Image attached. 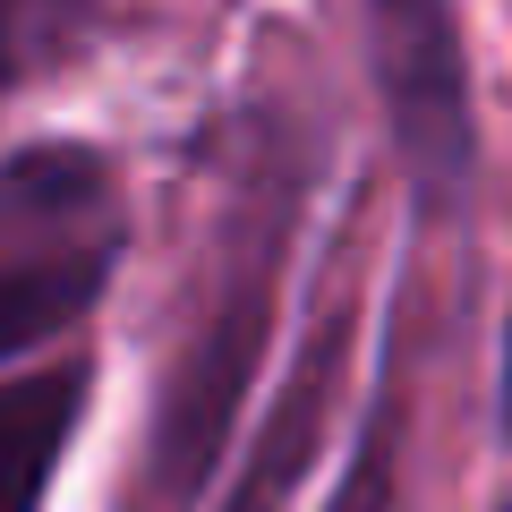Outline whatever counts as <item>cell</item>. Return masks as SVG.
<instances>
[{
  "instance_id": "obj_6",
  "label": "cell",
  "mask_w": 512,
  "mask_h": 512,
  "mask_svg": "<svg viewBox=\"0 0 512 512\" xmlns=\"http://www.w3.org/2000/svg\"><path fill=\"white\" fill-rule=\"evenodd\" d=\"M504 436H512V325H504Z\"/></svg>"
},
{
  "instance_id": "obj_4",
  "label": "cell",
  "mask_w": 512,
  "mask_h": 512,
  "mask_svg": "<svg viewBox=\"0 0 512 512\" xmlns=\"http://www.w3.org/2000/svg\"><path fill=\"white\" fill-rule=\"evenodd\" d=\"M86 376H94L86 359L0 376V512H43L60 453L86 419Z\"/></svg>"
},
{
  "instance_id": "obj_2",
  "label": "cell",
  "mask_w": 512,
  "mask_h": 512,
  "mask_svg": "<svg viewBox=\"0 0 512 512\" xmlns=\"http://www.w3.org/2000/svg\"><path fill=\"white\" fill-rule=\"evenodd\" d=\"M128 248V188L103 146L43 137L0 154V367L86 325Z\"/></svg>"
},
{
  "instance_id": "obj_1",
  "label": "cell",
  "mask_w": 512,
  "mask_h": 512,
  "mask_svg": "<svg viewBox=\"0 0 512 512\" xmlns=\"http://www.w3.org/2000/svg\"><path fill=\"white\" fill-rule=\"evenodd\" d=\"M282 256H291V180L265 171L256 197L239 214H222L214 291H205L197 325L180 333V350L163 367V402H154V427H146L128 512H197L205 504L214 461L239 427V402L256 384V359H265V333H274Z\"/></svg>"
},
{
  "instance_id": "obj_5",
  "label": "cell",
  "mask_w": 512,
  "mask_h": 512,
  "mask_svg": "<svg viewBox=\"0 0 512 512\" xmlns=\"http://www.w3.org/2000/svg\"><path fill=\"white\" fill-rule=\"evenodd\" d=\"M94 9L103 0H0V94L43 77V69H60Z\"/></svg>"
},
{
  "instance_id": "obj_3",
  "label": "cell",
  "mask_w": 512,
  "mask_h": 512,
  "mask_svg": "<svg viewBox=\"0 0 512 512\" xmlns=\"http://www.w3.org/2000/svg\"><path fill=\"white\" fill-rule=\"evenodd\" d=\"M367 69H376L384 120L410 180L436 214H453L478 163L470 120V52H461L453 0H367Z\"/></svg>"
}]
</instances>
